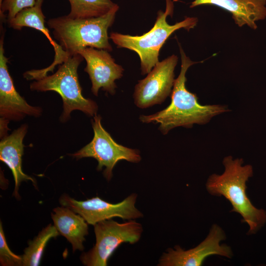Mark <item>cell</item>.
Segmentation results:
<instances>
[{
    "mask_svg": "<svg viewBox=\"0 0 266 266\" xmlns=\"http://www.w3.org/2000/svg\"><path fill=\"white\" fill-rule=\"evenodd\" d=\"M8 60L4 55L2 35L0 41V118L8 121H19L27 115L39 116L42 109L29 104L16 91L8 70Z\"/></svg>",
    "mask_w": 266,
    "mask_h": 266,
    "instance_id": "7c38bea8",
    "label": "cell"
},
{
    "mask_svg": "<svg viewBox=\"0 0 266 266\" xmlns=\"http://www.w3.org/2000/svg\"><path fill=\"white\" fill-rule=\"evenodd\" d=\"M86 62L84 71L87 72L92 83V93L98 96L100 89L113 95L117 86L115 81L121 78L124 69L115 62L108 51L93 47H86L80 50Z\"/></svg>",
    "mask_w": 266,
    "mask_h": 266,
    "instance_id": "8fae6325",
    "label": "cell"
},
{
    "mask_svg": "<svg viewBox=\"0 0 266 266\" xmlns=\"http://www.w3.org/2000/svg\"><path fill=\"white\" fill-rule=\"evenodd\" d=\"M119 9L116 5L105 14L94 18L74 19L67 15L50 19L48 26L54 38L68 56L78 54L86 47L112 50L108 30L113 24Z\"/></svg>",
    "mask_w": 266,
    "mask_h": 266,
    "instance_id": "3957f363",
    "label": "cell"
},
{
    "mask_svg": "<svg viewBox=\"0 0 266 266\" xmlns=\"http://www.w3.org/2000/svg\"><path fill=\"white\" fill-rule=\"evenodd\" d=\"M70 5L68 17L74 19L98 17L108 12L116 4L111 0H68Z\"/></svg>",
    "mask_w": 266,
    "mask_h": 266,
    "instance_id": "ac0fdd59",
    "label": "cell"
},
{
    "mask_svg": "<svg viewBox=\"0 0 266 266\" xmlns=\"http://www.w3.org/2000/svg\"><path fill=\"white\" fill-rule=\"evenodd\" d=\"M28 126L22 125L10 135L2 138L0 142V160L11 170L14 180L13 195L19 198V187L23 181H31L34 185L35 181L25 174L22 170V156L24 145L23 139L26 134Z\"/></svg>",
    "mask_w": 266,
    "mask_h": 266,
    "instance_id": "9a60e30c",
    "label": "cell"
},
{
    "mask_svg": "<svg viewBox=\"0 0 266 266\" xmlns=\"http://www.w3.org/2000/svg\"><path fill=\"white\" fill-rule=\"evenodd\" d=\"M137 198V194L133 193L119 203H111L99 197L80 201L64 194L59 202L63 206L81 215L88 224L94 226L100 221L115 217L128 220L143 217L142 213L135 206Z\"/></svg>",
    "mask_w": 266,
    "mask_h": 266,
    "instance_id": "ba28073f",
    "label": "cell"
},
{
    "mask_svg": "<svg viewBox=\"0 0 266 266\" xmlns=\"http://www.w3.org/2000/svg\"><path fill=\"white\" fill-rule=\"evenodd\" d=\"M83 59L79 54L69 56L59 66L55 73L45 75L30 84L32 91H52L61 96L63 102V112L60 117L62 122L68 120L71 111L75 110L91 117L97 115V103L83 97L78 79V67Z\"/></svg>",
    "mask_w": 266,
    "mask_h": 266,
    "instance_id": "5b68a950",
    "label": "cell"
},
{
    "mask_svg": "<svg viewBox=\"0 0 266 266\" xmlns=\"http://www.w3.org/2000/svg\"><path fill=\"white\" fill-rule=\"evenodd\" d=\"M242 158L233 159L231 156L223 160L225 169L220 175L209 176L205 187L208 193L216 197L223 196L230 201L231 212L238 213L242 222L249 226L248 234L256 233L266 223V211L255 207L246 194V182L253 176L252 166H243Z\"/></svg>",
    "mask_w": 266,
    "mask_h": 266,
    "instance_id": "7a4b0ae2",
    "label": "cell"
},
{
    "mask_svg": "<svg viewBox=\"0 0 266 266\" xmlns=\"http://www.w3.org/2000/svg\"><path fill=\"white\" fill-rule=\"evenodd\" d=\"M96 243L89 251L80 256L82 264L86 266H106L114 251L122 243L131 244L137 242L143 233L142 225L135 220L120 223L108 219L95 225Z\"/></svg>",
    "mask_w": 266,
    "mask_h": 266,
    "instance_id": "8992f818",
    "label": "cell"
},
{
    "mask_svg": "<svg viewBox=\"0 0 266 266\" xmlns=\"http://www.w3.org/2000/svg\"><path fill=\"white\" fill-rule=\"evenodd\" d=\"M181 70L175 79L171 93L170 103L165 109L154 114L140 116L143 123L159 124V130L164 134L174 128H191L194 124L204 125L214 116L229 111L226 105H201L196 94L186 87V73L188 68L198 62L192 61L180 45Z\"/></svg>",
    "mask_w": 266,
    "mask_h": 266,
    "instance_id": "6da1fadb",
    "label": "cell"
},
{
    "mask_svg": "<svg viewBox=\"0 0 266 266\" xmlns=\"http://www.w3.org/2000/svg\"><path fill=\"white\" fill-rule=\"evenodd\" d=\"M36 0H3L0 4V18H3V13L7 12V20L12 19L21 10L33 6Z\"/></svg>",
    "mask_w": 266,
    "mask_h": 266,
    "instance_id": "ffe728a7",
    "label": "cell"
},
{
    "mask_svg": "<svg viewBox=\"0 0 266 266\" xmlns=\"http://www.w3.org/2000/svg\"><path fill=\"white\" fill-rule=\"evenodd\" d=\"M101 117L99 115L93 117L91 123L94 131V137L91 141L71 155L77 160L83 158H93L98 162V170L105 167L103 174L109 181L112 176V171L116 164L121 160L131 163L140 162L139 151L128 148L117 143L110 134L102 127Z\"/></svg>",
    "mask_w": 266,
    "mask_h": 266,
    "instance_id": "52a82bcc",
    "label": "cell"
},
{
    "mask_svg": "<svg viewBox=\"0 0 266 266\" xmlns=\"http://www.w3.org/2000/svg\"><path fill=\"white\" fill-rule=\"evenodd\" d=\"M226 239L224 231L217 224L212 225L206 238L195 247L185 250L178 245L168 248L159 260L158 266H201L211 255L232 258V248L221 242Z\"/></svg>",
    "mask_w": 266,
    "mask_h": 266,
    "instance_id": "9c48e42d",
    "label": "cell"
},
{
    "mask_svg": "<svg viewBox=\"0 0 266 266\" xmlns=\"http://www.w3.org/2000/svg\"><path fill=\"white\" fill-rule=\"evenodd\" d=\"M177 62V56L172 55L159 62L145 78L138 81L133 95L136 106L143 109L161 104L171 94Z\"/></svg>",
    "mask_w": 266,
    "mask_h": 266,
    "instance_id": "30bf717a",
    "label": "cell"
},
{
    "mask_svg": "<svg viewBox=\"0 0 266 266\" xmlns=\"http://www.w3.org/2000/svg\"><path fill=\"white\" fill-rule=\"evenodd\" d=\"M266 0H194L190 8L201 5H212L230 12L239 27L247 25L253 30L256 22L266 18Z\"/></svg>",
    "mask_w": 266,
    "mask_h": 266,
    "instance_id": "5bb4252c",
    "label": "cell"
},
{
    "mask_svg": "<svg viewBox=\"0 0 266 266\" xmlns=\"http://www.w3.org/2000/svg\"><path fill=\"white\" fill-rule=\"evenodd\" d=\"M22 256L12 252L9 248L4 234L1 222H0V263L2 266H22Z\"/></svg>",
    "mask_w": 266,
    "mask_h": 266,
    "instance_id": "d6986e66",
    "label": "cell"
},
{
    "mask_svg": "<svg viewBox=\"0 0 266 266\" xmlns=\"http://www.w3.org/2000/svg\"><path fill=\"white\" fill-rule=\"evenodd\" d=\"M43 0H36L32 7L25 8L16 14L14 18L7 20L9 27L16 30H21L23 27H30L42 32L53 46L55 57L51 65L38 71L41 76L47 75L52 71L57 65L62 64L69 56L66 52L52 38L49 30L45 26V17L42 10Z\"/></svg>",
    "mask_w": 266,
    "mask_h": 266,
    "instance_id": "4fadbf2b",
    "label": "cell"
},
{
    "mask_svg": "<svg viewBox=\"0 0 266 266\" xmlns=\"http://www.w3.org/2000/svg\"><path fill=\"white\" fill-rule=\"evenodd\" d=\"M51 218L60 234L66 238L74 252L84 250L83 242L89 233L87 222L79 214L70 208L62 206L53 209Z\"/></svg>",
    "mask_w": 266,
    "mask_h": 266,
    "instance_id": "2e32d148",
    "label": "cell"
},
{
    "mask_svg": "<svg viewBox=\"0 0 266 266\" xmlns=\"http://www.w3.org/2000/svg\"><path fill=\"white\" fill-rule=\"evenodd\" d=\"M166 1L165 11L158 12L154 26L147 33L135 36L114 32L110 33L109 38L118 48L128 49L138 54L143 75L148 74L159 62L160 49L173 33L182 28L189 31L194 28L198 23L196 17H186L174 25L168 24L166 17L172 15L174 6L171 0Z\"/></svg>",
    "mask_w": 266,
    "mask_h": 266,
    "instance_id": "277c9868",
    "label": "cell"
},
{
    "mask_svg": "<svg viewBox=\"0 0 266 266\" xmlns=\"http://www.w3.org/2000/svg\"><path fill=\"white\" fill-rule=\"evenodd\" d=\"M60 234L54 225L49 224L37 236L29 242V246L22 255L23 266L39 265L44 249L49 240Z\"/></svg>",
    "mask_w": 266,
    "mask_h": 266,
    "instance_id": "e0dca14e",
    "label": "cell"
}]
</instances>
